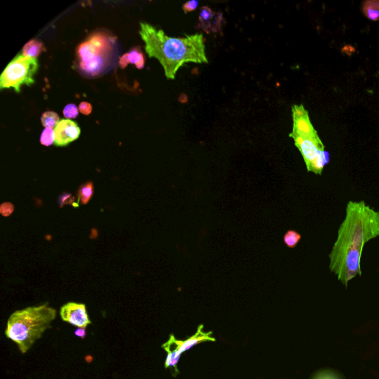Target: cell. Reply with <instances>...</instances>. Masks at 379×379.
<instances>
[{"label":"cell","mask_w":379,"mask_h":379,"mask_svg":"<svg viewBox=\"0 0 379 379\" xmlns=\"http://www.w3.org/2000/svg\"><path fill=\"white\" fill-rule=\"evenodd\" d=\"M106 47L107 42L101 36H93L82 43L78 51L82 70L92 75L98 73L103 65L102 53Z\"/></svg>","instance_id":"7"},{"label":"cell","mask_w":379,"mask_h":379,"mask_svg":"<svg viewBox=\"0 0 379 379\" xmlns=\"http://www.w3.org/2000/svg\"><path fill=\"white\" fill-rule=\"evenodd\" d=\"M76 336H78L82 338H84L85 336V334H87V332H85V329L80 328L75 332Z\"/></svg>","instance_id":"26"},{"label":"cell","mask_w":379,"mask_h":379,"mask_svg":"<svg viewBox=\"0 0 379 379\" xmlns=\"http://www.w3.org/2000/svg\"><path fill=\"white\" fill-rule=\"evenodd\" d=\"M42 125L45 128H55L60 122L58 113L54 111H46L41 117Z\"/></svg>","instance_id":"15"},{"label":"cell","mask_w":379,"mask_h":379,"mask_svg":"<svg viewBox=\"0 0 379 379\" xmlns=\"http://www.w3.org/2000/svg\"><path fill=\"white\" fill-rule=\"evenodd\" d=\"M55 142V131L53 128H45L41 135V143L45 146H50Z\"/></svg>","instance_id":"18"},{"label":"cell","mask_w":379,"mask_h":379,"mask_svg":"<svg viewBox=\"0 0 379 379\" xmlns=\"http://www.w3.org/2000/svg\"><path fill=\"white\" fill-rule=\"evenodd\" d=\"M128 59L130 63L136 65V67L138 69H142L144 68V56L138 49H133L130 53H128Z\"/></svg>","instance_id":"17"},{"label":"cell","mask_w":379,"mask_h":379,"mask_svg":"<svg viewBox=\"0 0 379 379\" xmlns=\"http://www.w3.org/2000/svg\"><path fill=\"white\" fill-rule=\"evenodd\" d=\"M80 111L84 115H89L92 111V106L90 103L87 102H82L79 106Z\"/></svg>","instance_id":"24"},{"label":"cell","mask_w":379,"mask_h":379,"mask_svg":"<svg viewBox=\"0 0 379 379\" xmlns=\"http://www.w3.org/2000/svg\"><path fill=\"white\" fill-rule=\"evenodd\" d=\"M55 142L58 146H65L78 139L80 135V128L71 119H62L54 128Z\"/></svg>","instance_id":"10"},{"label":"cell","mask_w":379,"mask_h":379,"mask_svg":"<svg viewBox=\"0 0 379 379\" xmlns=\"http://www.w3.org/2000/svg\"><path fill=\"white\" fill-rule=\"evenodd\" d=\"M129 63L128 53H127L123 55L120 58L119 65L122 69H126Z\"/></svg>","instance_id":"25"},{"label":"cell","mask_w":379,"mask_h":379,"mask_svg":"<svg viewBox=\"0 0 379 379\" xmlns=\"http://www.w3.org/2000/svg\"><path fill=\"white\" fill-rule=\"evenodd\" d=\"M93 192L94 189L92 182H87L82 185L78 192V203H80L84 205H87L91 200Z\"/></svg>","instance_id":"14"},{"label":"cell","mask_w":379,"mask_h":379,"mask_svg":"<svg viewBox=\"0 0 379 379\" xmlns=\"http://www.w3.org/2000/svg\"><path fill=\"white\" fill-rule=\"evenodd\" d=\"M295 139V146L299 150L307 166L308 172L321 175L324 168L330 162V154L319 137L302 138L290 135Z\"/></svg>","instance_id":"6"},{"label":"cell","mask_w":379,"mask_h":379,"mask_svg":"<svg viewBox=\"0 0 379 379\" xmlns=\"http://www.w3.org/2000/svg\"><path fill=\"white\" fill-rule=\"evenodd\" d=\"M301 239V234L293 230L288 231L284 236V242L289 249H295Z\"/></svg>","instance_id":"16"},{"label":"cell","mask_w":379,"mask_h":379,"mask_svg":"<svg viewBox=\"0 0 379 379\" xmlns=\"http://www.w3.org/2000/svg\"><path fill=\"white\" fill-rule=\"evenodd\" d=\"M379 236V211L364 201L348 203L346 215L329 255L330 270L347 288L362 276L361 259L366 243Z\"/></svg>","instance_id":"1"},{"label":"cell","mask_w":379,"mask_h":379,"mask_svg":"<svg viewBox=\"0 0 379 379\" xmlns=\"http://www.w3.org/2000/svg\"><path fill=\"white\" fill-rule=\"evenodd\" d=\"M198 4H200V2L195 1V0L185 3L183 6L184 12L185 14H187L189 12L195 11Z\"/></svg>","instance_id":"23"},{"label":"cell","mask_w":379,"mask_h":379,"mask_svg":"<svg viewBox=\"0 0 379 379\" xmlns=\"http://www.w3.org/2000/svg\"><path fill=\"white\" fill-rule=\"evenodd\" d=\"M292 113L293 128L291 135L307 139L319 137L317 132L312 125L308 112L304 106H292Z\"/></svg>","instance_id":"8"},{"label":"cell","mask_w":379,"mask_h":379,"mask_svg":"<svg viewBox=\"0 0 379 379\" xmlns=\"http://www.w3.org/2000/svg\"><path fill=\"white\" fill-rule=\"evenodd\" d=\"M75 201L74 197L69 193H64L59 197V203L62 207L66 205H73Z\"/></svg>","instance_id":"21"},{"label":"cell","mask_w":379,"mask_h":379,"mask_svg":"<svg viewBox=\"0 0 379 379\" xmlns=\"http://www.w3.org/2000/svg\"><path fill=\"white\" fill-rule=\"evenodd\" d=\"M312 379H343V378L333 371L325 369L319 372Z\"/></svg>","instance_id":"20"},{"label":"cell","mask_w":379,"mask_h":379,"mask_svg":"<svg viewBox=\"0 0 379 379\" xmlns=\"http://www.w3.org/2000/svg\"><path fill=\"white\" fill-rule=\"evenodd\" d=\"M45 50V47L42 42L32 40L23 47V55L27 56V58H36Z\"/></svg>","instance_id":"12"},{"label":"cell","mask_w":379,"mask_h":379,"mask_svg":"<svg viewBox=\"0 0 379 379\" xmlns=\"http://www.w3.org/2000/svg\"><path fill=\"white\" fill-rule=\"evenodd\" d=\"M223 21V14L216 12L212 20L202 25H197V27L200 28L207 34H216L221 32Z\"/></svg>","instance_id":"11"},{"label":"cell","mask_w":379,"mask_h":379,"mask_svg":"<svg viewBox=\"0 0 379 379\" xmlns=\"http://www.w3.org/2000/svg\"><path fill=\"white\" fill-rule=\"evenodd\" d=\"M56 317V310L46 304L16 310L8 319L5 336L25 354L51 328Z\"/></svg>","instance_id":"3"},{"label":"cell","mask_w":379,"mask_h":379,"mask_svg":"<svg viewBox=\"0 0 379 379\" xmlns=\"http://www.w3.org/2000/svg\"><path fill=\"white\" fill-rule=\"evenodd\" d=\"M14 205L10 203H3L1 207H0V212H1L2 215L5 217L12 215L14 212Z\"/></svg>","instance_id":"22"},{"label":"cell","mask_w":379,"mask_h":379,"mask_svg":"<svg viewBox=\"0 0 379 379\" xmlns=\"http://www.w3.org/2000/svg\"><path fill=\"white\" fill-rule=\"evenodd\" d=\"M363 12L369 20L379 21V0H367L363 5Z\"/></svg>","instance_id":"13"},{"label":"cell","mask_w":379,"mask_h":379,"mask_svg":"<svg viewBox=\"0 0 379 379\" xmlns=\"http://www.w3.org/2000/svg\"><path fill=\"white\" fill-rule=\"evenodd\" d=\"M139 34L146 43L149 58L159 60L168 80H174L177 71L185 63H208L202 34L173 38L152 25L140 23Z\"/></svg>","instance_id":"2"},{"label":"cell","mask_w":379,"mask_h":379,"mask_svg":"<svg viewBox=\"0 0 379 379\" xmlns=\"http://www.w3.org/2000/svg\"><path fill=\"white\" fill-rule=\"evenodd\" d=\"M60 314L64 321L79 328L85 329L91 324L87 307L80 303H67L61 308Z\"/></svg>","instance_id":"9"},{"label":"cell","mask_w":379,"mask_h":379,"mask_svg":"<svg viewBox=\"0 0 379 379\" xmlns=\"http://www.w3.org/2000/svg\"><path fill=\"white\" fill-rule=\"evenodd\" d=\"M203 325L198 327L196 333L185 341L177 340L173 334H170L167 343L162 347L168 354L165 367L173 369V376H176L179 371L177 364L182 354L192 349L195 345L205 342H215L216 339L212 336V332L203 331Z\"/></svg>","instance_id":"5"},{"label":"cell","mask_w":379,"mask_h":379,"mask_svg":"<svg viewBox=\"0 0 379 379\" xmlns=\"http://www.w3.org/2000/svg\"><path fill=\"white\" fill-rule=\"evenodd\" d=\"M39 68L36 58H27L19 54L8 65L0 77V89H14L20 93L22 85H30L35 83L34 74Z\"/></svg>","instance_id":"4"},{"label":"cell","mask_w":379,"mask_h":379,"mask_svg":"<svg viewBox=\"0 0 379 379\" xmlns=\"http://www.w3.org/2000/svg\"><path fill=\"white\" fill-rule=\"evenodd\" d=\"M79 115V109L74 104H69L65 107L63 110V115L65 118L75 119Z\"/></svg>","instance_id":"19"}]
</instances>
